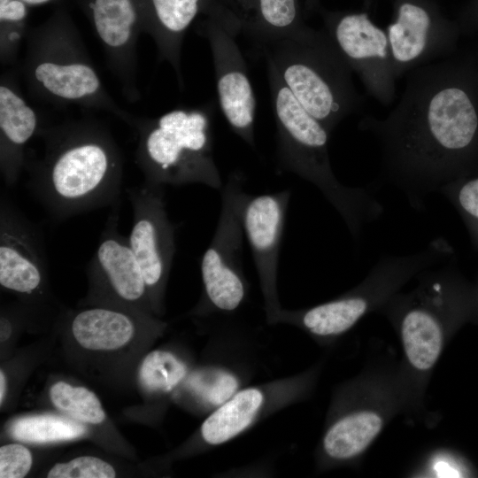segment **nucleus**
Listing matches in <instances>:
<instances>
[{"label":"nucleus","instance_id":"6","mask_svg":"<svg viewBox=\"0 0 478 478\" xmlns=\"http://www.w3.org/2000/svg\"><path fill=\"white\" fill-rule=\"evenodd\" d=\"M261 49L283 84L330 134L359 108L352 71L326 32L304 27Z\"/></svg>","mask_w":478,"mask_h":478},{"label":"nucleus","instance_id":"10","mask_svg":"<svg viewBox=\"0 0 478 478\" xmlns=\"http://www.w3.org/2000/svg\"><path fill=\"white\" fill-rule=\"evenodd\" d=\"M133 210L128 242L149 291L159 293L175 252L174 227L168 218L164 186L143 182L127 189Z\"/></svg>","mask_w":478,"mask_h":478},{"label":"nucleus","instance_id":"11","mask_svg":"<svg viewBox=\"0 0 478 478\" xmlns=\"http://www.w3.org/2000/svg\"><path fill=\"white\" fill-rule=\"evenodd\" d=\"M235 26L209 23L204 30L212 57L221 112L232 130L254 147L256 98L245 61L235 42Z\"/></svg>","mask_w":478,"mask_h":478},{"label":"nucleus","instance_id":"14","mask_svg":"<svg viewBox=\"0 0 478 478\" xmlns=\"http://www.w3.org/2000/svg\"><path fill=\"white\" fill-rule=\"evenodd\" d=\"M290 192L244 196L241 218L262 286L274 297L281 237Z\"/></svg>","mask_w":478,"mask_h":478},{"label":"nucleus","instance_id":"8","mask_svg":"<svg viewBox=\"0 0 478 478\" xmlns=\"http://www.w3.org/2000/svg\"><path fill=\"white\" fill-rule=\"evenodd\" d=\"M397 79L420 66L451 57L461 30L428 0H396L386 28Z\"/></svg>","mask_w":478,"mask_h":478},{"label":"nucleus","instance_id":"12","mask_svg":"<svg viewBox=\"0 0 478 478\" xmlns=\"http://www.w3.org/2000/svg\"><path fill=\"white\" fill-rule=\"evenodd\" d=\"M47 255L39 227L11 202H0V284L18 294L31 295L43 284Z\"/></svg>","mask_w":478,"mask_h":478},{"label":"nucleus","instance_id":"24","mask_svg":"<svg viewBox=\"0 0 478 478\" xmlns=\"http://www.w3.org/2000/svg\"><path fill=\"white\" fill-rule=\"evenodd\" d=\"M186 372L184 363L173 354L165 351H153L141 364L139 382L149 392H168L181 382Z\"/></svg>","mask_w":478,"mask_h":478},{"label":"nucleus","instance_id":"32","mask_svg":"<svg viewBox=\"0 0 478 478\" xmlns=\"http://www.w3.org/2000/svg\"><path fill=\"white\" fill-rule=\"evenodd\" d=\"M23 2L29 4H42L50 2V0H22Z\"/></svg>","mask_w":478,"mask_h":478},{"label":"nucleus","instance_id":"13","mask_svg":"<svg viewBox=\"0 0 478 478\" xmlns=\"http://www.w3.org/2000/svg\"><path fill=\"white\" fill-rule=\"evenodd\" d=\"M92 24L109 69L120 84L122 94L136 103L138 87L137 42L143 24L133 0H92L89 2Z\"/></svg>","mask_w":478,"mask_h":478},{"label":"nucleus","instance_id":"29","mask_svg":"<svg viewBox=\"0 0 478 478\" xmlns=\"http://www.w3.org/2000/svg\"><path fill=\"white\" fill-rule=\"evenodd\" d=\"M22 0H0V20H24L27 8Z\"/></svg>","mask_w":478,"mask_h":478},{"label":"nucleus","instance_id":"20","mask_svg":"<svg viewBox=\"0 0 478 478\" xmlns=\"http://www.w3.org/2000/svg\"><path fill=\"white\" fill-rule=\"evenodd\" d=\"M382 425L381 418L372 412L346 416L329 428L324 438V449L334 459L356 456L374 439Z\"/></svg>","mask_w":478,"mask_h":478},{"label":"nucleus","instance_id":"27","mask_svg":"<svg viewBox=\"0 0 478 478\" xmlns=\"http://www.w3.org/2000/svg\"><path fill=\"white\" fill-rule=\"evenodd\" d=\"M114 468L104 460L83 456L66 463H58L48 472V478H113Z\"/></svg>","mask_w":478,"mask_h":478},{"label":"nucleus","instance_id":"5","mask_svg":"<svg viewBox=\"0 0 478 478\" xmlns=\"http://www.w3.org/2000/svg\"><path fill=\"white\" fill-rule=\"evenodd\" d=\"M212 104L177 107L154 118L136 117L135 161L144 182L181 186L200 183L220 189L213 157Z\"/></svg>","mask_w":478,"mask_h":478},{"label":"nucleus","instance_id":"33","mask_svg":"<svg viewBox=\"0 0 478 478\" xmlns=\"http://www.w3.org/2000/svg\"><path fill=\"white\" fill-rule=\"evenodd\" d=\"M475 59H476V63H477V66H478V52H477V54L475 56Z\"/></svg>","mask_w":478,"mask_h":478},{"label":"nucleus","instance_id":"2","mask_svg":"<svg viewBox=\"0 0 478 478\" xmlns=\"http://www.w3.org/2000/svg\"><path fill=\"white\" fill-rule=\"evenodd\" d=\"M41 158L27 159V185L57 220L120 202L123 157L108 127L93 119L43 126Z\"/></svg>","mask_w":478,"mask_h":478},{"label":"nucleus","instance_id":"26","mask_svg":"<svg viewBox=\"0 0 478 478\" xmlns=\"http://www.w3.org/2000/svg\"><path fill=\"white\" fill-rule=\"evenodd\" d=\"M440 192L461 213L478 245V175L457 180L444 186Z\"/></svg>","mask_w":478,"mask_h":478},{"label":"nucleus","instance_id":"28","mask_svg":"<svg viewBox=\"0 0 478 478\" xmlns=\"http://www.w3.org/2000/svg\"><path fill=\"white\" fill-rule=\"evenodd\" d=\"M32 466L29 450L18 443H11L0 448V477L22 478Z\"/></svg>","mask_w":478,"mask_h":478},{"label":"nucleus","instance_id":"25","mask_svg":"<svg viewBox=\"0 0 478 478\" xmlns=\"http://www.w3.org/2000/svg\"><path fill=\"white\" fill-rule=\"evenodd\" d=\"M191 389L205 403L219 406L236 393L238 382L231 374L213 369L195 373L189 381Z\"/></svg>","mask_w":478,"mask_h":478},{"label":"nucleus","instance_id":"18","mask_svg":"<svg viewBox=\"0 0 478 478\" xmlns=\"http://www.w3.org/2000/svg\"><path fill=\"white\" fill-rule=\"evenodd\" d=\"M263 403V395L257 389L236 392L204 421L201 433L210 444H220L247 428Z\"/></svg>","mask_w":478,"mask_h":478},{"label":"nucleus","instance_id":"31","mask_svg":"<svg viewBox=\"0 0 478 478\" xmlns=\"http://www.w3.org/2000/svg\"><path fill=\"white\" fill-rule=\"evenodd\" d=\"M6 391V380L4 372H0V403L3 404Z\"/></svg>","mask_w":478,"mask_h":478},{"label":"nucleus","instance_id":"19","mask_svg":"<svg viewBox=\"0 0 478 478\" xmlns=\"http://www.w3.org/2000/svg\"><path fill=\"white\" fill-rule=\"evenodd\" d=\"M402 338L407 358L414 367L426 370L435 364L442 347V331L430 311H407L402 320Z\"/></svg>","mask_w":478,"mask_h":478},{"label":"nucleus","instance_id":"15","mask_svg":"<svg viewBox=\"0 0 478 478\" xmlns=\"http://www.w3.org/2000/svg\"><path fill=\"white\" fill-rule=\"evenodd\" d=\"M39 112L27 101L12 73L0 80V171L14 185L27 162L26 149L43 127Z\"/></svg>","mask_w":478,"mask_h":478},{"label":"nucleus","instance_id":"17","mask_svg":"<svg viewBox=\"0 0 478 478\" xmlns=\"http://www.w3.org/2000/svg\"><path fill=\"white\" fill-rule=\"evenodd\" d=\"M77 343L90 351H112L126 345L134 336L133 319L123 312L94 307L76 313L71 324Z\"/></svg>","mask_w":478,"mask_h":478},{"label":"nucleus","instance_id":"9","mask_svg":"<svg viewBox=\"0 0 478 478\" xmlns=\"http://www.w3.org/2000/svg\"><path fill=\"white\" fill-rule=\"evenodd\" d=\"M325 31L360 79L366 94L382 105L394 102L397 78L393 72L386 30L365 12L329 17Z\"/></svg>","mask_w":478,"mask_h":478},{"label":"nucleus","instance_id":"22","mask_svg":"<svg viewBox=\"0 0 478 478\" xmlns=\"http://www.w3.org/2000/svg\"><path fill=\"white\" fill-rule=\"evenodd\" d=\"M86 432V427L76 420L56 414L26 416L13 420L10 426L13 438L34 443L73 440Z\"/></svg>","mask_w":478,"mask_h":478},{"label":"nucleus","instance_id":"3","mask_svg":"<svg viewBox=\"0 0 478 478\" xmlns=\"http://www.w3.org/2000/svg\"><path fill=\"white\" fill-rule=\"evenodd\" d=\"M276 123L281 167L313 184L358 238L383 213L382 204L365 188L349 187L335 177L328 155L330 133L296 99L274 66L266 62Z\"/></svg>","mask_w":478,"mask_h":478},{"label":"nucleus","instance_id":"30","mask_svg":"<svg viewBox=\"0 0 478 478\" xmlns=\"http://www.w3.org/2000/svg\"><path fill=\"white\" fill-rule=\"evenodd\" d=\"M458 25L461 33L478 34V0L466 12Z\"/></svg>","mask_w":478,"mask_h":478},{"label":"nucleus","instance_id":"23","mask_svg":"<svg viewBox=\"0 0 478 478\" xmlns=\"http://www.w3.org/2000/svg\"><path fill=\"white\" fill-rule=\"evenodd\" d=\"M50 397L54 406L71 418L89 424H99L105 413L98 397L83 387H73L65 382L52 385Z\"/></svg>","mask_w":478,"mask_h":478},{"label":"nucleus","instance_id":"1","mask_svg":"<svg viewBox=\"0 0 478 478\" xmlns=\"http://www.w3.org/2000/svg\"><path fill=\"white\" fill-rule=\"evenodd\" d=\"M358 128L377 141L383 177L422 209L428 195L478 166L475 57L451 56L409 72L392 111L383 119L364 116Z\"/></svg>","mask_w":478,"mask_h":478},{"label":"nucleus","instance_id":"16","mask_svg":"<svg viewBox=\"0 0 478 478\" xmlns=\"http://www.w3.org/2000/svg\"><path fill=\"white\" fill-rule=\"evenodd\" d=\"M120 202L112 205L97 248L89 261L90 275L128 304L141 301L149 291L128 238L119 231Z\"/></svg>","mask_w":478,"mask_h":478},{"label":"nucleus","instance_id":"4","mask_svg":"<svg viewBox=\"0 0 478 478\" xmlns=\"http://www.w3.org/2000/svg\"><path fill=\"white\" fill-rule=\"evenodd\" d=\"M21 73L27 93L36 101L105 111L130 127L136 120L108 93L82 38L66 21H53L27 35Z\"/></svg>","mask_w":478,"mask_h":478},{"label":"nucleus","instance_id":"21","mask_svg":"<svg viewBox=\"0 0 478 478\" xmlns=\"http://www.w3.org/2000/svg\"><path fill=\"white\" fill-rule=\"evenodd\" d=\"M368 307L364 299L349 296L307 310L303 313L301 320L313 334L336 335L352 327Z\"/></svg>","mask_w":478,"mask_h":478},{"label":"nucleus","instance_id":"7","mask_svg":"<svg viewBox=\"0 0 478 478\" xmlns=\"http://www.w3.org/2000/svg\"><path fill=\"white\" fill-rule=\"evenodd\" d=\"M243 174L234 172L222 189L214 235L201 258V274L209 302L221 311L236 309L245 296L242 272L243 227L241 218Z\"/></svg>","mask_w":478,"mask_h":478}]
</instances>
